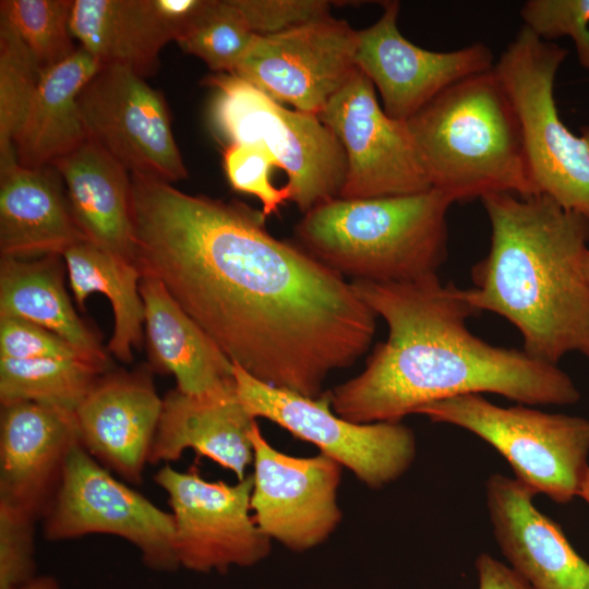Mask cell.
I'll use <instances>...</instances> for the list:
<instances>
[{"label": "cell", "instance_id": "4316f807", "mask_svg": "<svg viewBox=\"0 0 589 589\" xmlns=\"http://www.w3.org/2000/svg\"><path fill=\"white\" fill-rule=\"evenodd\" d=\"M75 303L81 310L92 293H103L111 303L115 317L108 350L130 363L133 348L140 349L144 334V304L140 293L143 274L132 261L83 240L62 255Z\"/></svg>", "mask_w": 589, "mask_h": 589}, {"label": "cell", "instance_id": "d6986e66", "mask_svg": "<svg viewBox=\"0 0 589 589\" xmlns=\"http://www.w3.org/2000/svg\"><path fill=\"white\" fill-rule=\"evenodd\" d=\"M534 495L517 479L494 473L486 480V507L501 552L533 589H589V563L561 526L537 509Z\"/></svg>", "mask_w": 589, "mask_h": 589}, {"label": "cell", "instance_id": "f1b7e54d", "mask_svg": "<svg viewBox=\"0 0 589 589\" xmlns=\"http://www.w3.org/2000/svg\"><path fill=\"white\" fill-rule=\"evenodd\" d=\"M72 5L73 0L0 1V20L21 38L40 73L79 49L70 28Z\"/></svg>", "mask_w": 589, "mask_h": 589}, {"label": "cell", "instance_id": "d590c367", "mask_svg": "<svg viewBox=\"0 0 589 589\" xmlns=\"http://www.w3.org/2000/svg\"><path fill=\"white\" fill-rule=\"evenodd\" d=\"M0 358L83 359L94 362L57 334L28 321L9 316H0Z\"/></svg>", "mask_w": 589, "mask_h": 589}, {"label": "cell", "instance_id": "52a82bcc", "mask_svg": "<svg viewBox=\"0 0 589 589\" xmlns=\"http://www.w3.org/2000/svg\"><path fill=\"white\" fill-rule=\"evenodd\" d=\"M215 91L212 119L229 144L263 147L287 177L284 185L304 215L338 197L347 163L339 141L316 115L286 108L235 74L204 80Z\"/></svg>", "mask_w": 589, "mask_h": 589}, {"label": "cell", "instance_id": "603a6c76", "mask_svg": "<svg viewBox=\"0 0 589 589\" xmlns=\"http://www.w3.org/2000/svg\"><path fill=\"white\" fill-rule=\"evenodd\" d=\"M50 166L62 178L86 240L135 263L131 173L89 140Z\"/></svg>", "mask_w": 589, "mask_h": 589}, {"label": "cell", "instance_id": "6da1fadb", "mask_svg": "<svg viewBox=\"0 0 589 589\" xmlns=\"http://www.w3.org/2000/svg\"><path fill=\"white\" fill-rule=\"evenodd\" d=\"M135 263L254 378L318 398L370 348L376 314L351 283L265 228L262 212L131 176Z\"/></svg>", "mask_w": 589, "mask_h": 589}, {"label": "cell", "instance_id": "8992f818", "mask_svg": "<svg viewBox=\"0 0 589 589\" xmlns=\"http://www.w3.org/2000/svg\"><path fill=\"white\" fill-rule=\"evenodd\" d=\"M567 55L522 26L493 70L517 111L536 193L589 224V125L579 134L570 131L554 98L555 77Z\"/></svg>", "mask_w": 589, "mask_h": 589}, {"label": "cell", "instance_id": "5b68a950", "mask_svg": "<svg viewBox=\"0 0 589 589\" xmlns=\"http://www.w3.org/2000/svg\"><path fill=\"white\" fill-rule=\"evenodd\" d=\"M442 192L370 199L335 197L296 226L299 245L353 280L406 283L437 274L447 256V212Z\"/></svg>", "mask_w": 589, "mask_h": 589}, {"label": "cell", "instance_id": "cb8c5ba5", "mask_svg": "<svg viewBox=\"0 0 589 589\" xmlns=\"http://www.w3.org/2000/svg\"><path fill=\"white\" fill-rule=\"evenodd\" d=\"M70 28L101 65L125 67L144 79L155 74L161 49L175 40L153 0H73Z\"/></svg>", "mask_w": 589, "mask_h": 589}, {"label": "cell", "instance_id": "9a60e30c", "mask_svg": "<svg viewBox=\"0 0 589 589\" xmlns=\"http://www.w3.org/2000/svg\"><path fill=\"white\" fill-rule=\"evenodd\" d=\"M357 31L328 15L256 36L232 74L280 104L316 115L357 69Z\"/></svg>", "mask_w": 589, "mask_h": 589}, {"label": "cell", "instance_id": "e0dca14e", "mask_svg": "<svg viewBox=\"0 0 589 589\" xmlns=\"http://www.w3.org/2000/svg\"><path fill=\"white\" fill-rule=\"evenodd\" d=\"M79 444L75 412L33 401L1 405L0 502L44 518Z\"/></svg>", "mask_w": 589, "mask_h": 589}, {"label": "cell", "instance_id": "277c9868", "mask_svg": "<svg viewBox=\"0 0 589 589\" xmlns=\"http://www.w3.org/2000/svg\"><path fill=\"white\" fill-rule=\"evenodd\" d=\"M405 124L431 189L453 203L537 195L517 111L493 69L453 84Z\"/></svg>", "mask_w": 589, "mask_h": 589}, {"label": "cell", "instance_id": "8fae6325", "mask_svg": "<svg viewBox=\"0 0 589 589\" xmlns=\"http://www.w3.org/2000/svg\"><path fill=\"white\" fill-rule=\"evenodd\" d=\"M154 480L168 496L179 567L224 574L232 566H254L269 554L272 540L251 515L252 474L228 484L164 465Z\"/></svg>", "mask_w": 589, "mask_h": 589}, {"label": "cell", "instance_id": "9c48e42d", "mask_svg": "<svg viewBox=\"0 0 589 589\" xmlns=\"http://www.w3.org/2000/svg\"><path fill=\"white\" fill-rule=\"evenodd\" d=\"M237 396L249 412L267 419L347 467L370 489L399 479L412 465L416 437L401 422L354 423L332 408L329 392L318 398L263 383L233 364Z\"/></svg>", "mask_w": 589, "mask_h": 589}, {"label": "cell", "instance_id": "836d02e7", "mask_svg": "<svg viewBox=\"0 0 589 589\" xmlns=\"http://www.w3.org/2000/svg\"><path fill=\"white\" fill-rule=\"evenodd\" d=\"M35 521L25 512L0 502V589H21L37 576Z\"/></svg>", "mask_w": 589, "mask_h": 589}, {"label": "cell", "instance_id": "60d3db41", "mask_svg": "<svg viewBox=\"0 0 589 589\" xmlns=\"http://www.w3.org/2000/svg\"><path fill=\"white\" fill-rule=\"evenodd\" d=\"M579 62L585 69L589 71V53Z\"/></svg>", "mask_w": 589, "mask_h": 589}, {"label": "cell", "instance_id": "1f68e13d", "mask_svg": "<svg viewBox=\"0 0 589 589\" xmlns=\"http://www.w3.org/2000/svg\"><path fill=\"white\" fill-rule=\"evenodd\" d=\"M273 158L254 144H228L224 152V169L235 191L250 194L260 200L262 214L267 218L277 213L279 206L290 200L289 191L272 182Z\"/></svg>", "mask_w": 589, "mask_h": 589}, {"label": "cell", "instance_id": "4dcf8cb0", "mask_svg": "<svg viewBox=\"0 0 589 589\" xmlns=\"http://www.w3.org/2000/svg\"><path fill=\"white\" fill-rule=\"evenodd\" d=\"M256 36L230 0H208L176 43L213 72L232 74Z\"/></svg>", "mask_w": 589, "mask_h": 589}, {"label": "cell", "instance_id": "44dd1931", "mask_svg": "<svg viewBox=\"0 0 589 589\" xmlns=\"http://www.w3.org/2000/svg\"><path fill=\"white\" fill-rule=\"evenodd\" d=\"M83 240L55 167L17 163L0 171L1 257L62 256Z\"/></svg>", "mask_w": 589, "mask_h": 589}, {"label": "cell", "instance_id": "3957f363", "mask_svg": "<svg viewBox=\"0 0 589 589\" xmlns=\"http://www.w3.org/2000/svg\"><path fill=\"white\" fill-rule=\"evenodd\" d=\"M481 202L491 245L472 267L467 301L515 325L534 360L557 365L573 351L589 359L588 221L542 194L494 193Z\"/></svg>", "mask_w": 589, "mask_h": 589}, {"label": "cell", "instance_id": "f546056e", "mask_svg": "<svg viewBox=\"0 0 589 589\" xmlns=\"http://www.w3.org/2000/svg\"><path fill=\"white\" fill-rule=\"evenodd\" d=\"M39 76L26 46L0 20V171L17 164L14 141L28 112Z\"/></svg>", "mask_w": 589, "mask_h": 589}, {"label": "cell", "instance_id": "d6a6232c", "mask_svg": "<svg viewBox=\"0 0 589 589\" xmlns=\"http://www.w3.org/2000/svg\"><path fill=\"white\" fill-rule=\"evenodd\" d=\"M519 14L522 26L542 40L567 36L579 61L589 53V0H528Z\"/></svg>", "mask_w": 589, "mask_h": 589}, {"label": "cell", "instance_id": "8d00e7d4", "mask_svg": "<svg viewBox=\"0 0 589 589\" xmlns=\"http://www.w3.org/2000/svg\"><path fill=\"white\" fill-rule=\"evenodd\" d=\"M478 572V589H533L512 567L482 553L476 561Z\"/></svg>", "mask_w": 589, "mask_h": 589}, {"label": "cell", "instance_id": "2e32d148", "mask_svg": "<svg viewBox=\"0 0 589 589\" xmlns=\"http://www.w3.org/2000/svg\"><path fill=\"white\" fill-rule=\"evenodd\" d=\"M381 4V17L357 31L354 62L380 93L390 118L405 122L453 84L493 69V53L483 43L444 52L412 44L397 26L399 2Z\"/></svg>", "mask_w": 589, "mask_h": 589}, {"label": "cell", "instance_id": "ac0fdd59", "mask_svg": "<svg viewBox=\"0 0 589 589\" xmlns=\"http://www.w3.org/2000/svg\"><path fill=\"white\" fill-rule=\"evenodd\" d=\"M161 407L147 371H107L75 410L81 445L107 470L140 484Z\"/></svg>", "mask_w": 589, "mask_h": 589}, {"label": "cell", "instance_id": "ffe728a7", "mask_svg": "<svg viewBox=\"0 0 589 589\" xmlns=\"http://www.w3.org/2000/svg\"><path fill=\"white\" fill-rule=\"evenodd\" d=\"M255 422L240 402L236 385L199 396L171 389L163 398L148 464L170 465L191 448L243 480L253 462L250 432Z\"/></svg>", "mask_w": 589, "mask_h": 589}, {"label": "cell", "instance_id": "ba28073f", "mask_svg": "<svg viewBox=\"0 0 589 589\" xmlns=\"http://www.w3.org/2000/svg\"><path fill=\"white\" fill-rule=\"evenodd\" d=\"M433 422L462 428L493 446L520 483L566 504L578 496L589 469V420L548 413L524 405L501 407L480 394L460 395L421 407Z\"/></svg>", "mask_w": 589, "mask_h": 589}, {"label": "cell", "instance_id": "7a4b0ae2", "mask_svg": "<svg viewBox=\"0 0 589 589\" xmlns=\"http://www.w3.org/2000/svg\"><path fill=\"white\" fill-rule=\"evenodd\" d=\"M388 335L361 373L329 392L332 408L354 423L400 422L421 407L467 394L493 393L521 405H572L580 394L557 365L524 350L493 346L466 321L478 311L464 289L437 274L406 283L353 280Z\"/></svg>", "mask_w": 589, "mask_h": 589}, {"label": "cell", "instance_id": "83f0119b", "mask_svg": "<svg viewBox=\"0 0 589 589\" xmlns=\"http://www.w3.org/2000/svg\"><path fill=\"white\" fill-rule=\"evenodd\" d=\"M107 371L83 359L0 358V402L33 401L75 412Z\"/></svg>", "mask_w": 589, "mask_h": 589}, {"label": "cell", "instance_id": "ab89813d", "mask_svg": "<svg viewBox=\"0 0 589 589\" xmlns=\"http://www.w3.org/2000/svg\"><path fill=\"white\" fill-rule=\"evenodd\" d=\"M582 268H584L585 277L587 281L589 283V249L584 254Z\"/></svg>", "mask_w": 589, "mask_h": 589}, {"label": "cell", "instance_id": "484cf974", "mask_svg": "<svg viewBox=\"0 0 589 589\" xmlns=\"http://www.w3.org/2000/svg\"><path fill=\"white\" fill-rule=\"evenodd\" d=\"M59 255L35 259L1 257L0 316L41 326L108 368V357L96 334L77 315L63 284Z\"/></svg>", "mask_w": 589, "mask_h": 589}, {"label": "cell", "instance_id": "7402d4cb", "mask_svg": "<svg viewBox=\"0 0 589 589\" xmlns=\"http://www.w3.org/2000/svg\"><path fill=\"white\" fill-rule=\"evenodd\" d=\"M140 293L153 368L172 374L176 388L188 395H205L236 385L233 363L159 280L143 276Z\"/></svg>", "mask_w": 589, "mask_h": 589}, {"label": "cell", "instance_id": "e575fe53", "mask_svg": "<svg viewBox=\"0 0 589 589\" xmlns=\"http://www.w3.org/2000/svg\"><path fill=\"white\" fill-rule=\"evenodd\" d=\"M250 29L259 36L277 34L326 17L327 0H230Z\"/></svg>", "mask_w": 589, "mask_h": 589}, {"label": "cell", "instance_id": "30bf717a", "mask_svg": "<svg viewBox=\"0 0 589 589\" xmlns=\"http://www.w3.org/2000/svg\"><path fill=\"white\" fill-rule=\"evenodd\" d=\"M43 519L49 541L111 534L134 545L153 570L180 568L172 514L113 477L81 444L71 452Z\"/></svg>", "mask_w": 589, "mask_h": 589}, {"label": "cell", "instance_id": "d4e9b609", "mask_svg": "<svg viewBox=\"0 0 589 589\" xmlns=\"http://www.w3.org/2000/svg\"><path fill=\"white\" fill-rule=\"evenodd\" d=\"M101 64L86 50L40 73L24 123L14 141L17 163L41 168L87 140L77 98Z\"/></svg>", "mask_w": 589, "mask_h": 589}, {"label": "cell", "instance_id": "f35d334b", "mask_svg": "<svg viewBox=\"0 0 589 589\" xmlns=\"http://www.w3.org/2000/svg\"><path fill=\"white\" fill-rule=\"evenodd\" d=\"M578 496L589 505V469L584 477Z\"/></svg>", "mask_w": 589, "mask_h": 589}, {"label": "cell", "instance_id": "7c38bea8", "mask_svg": "<svg viewBox=\"0 0 589 589\" xmlns=\"http://www.w3.org/2000/svg\"><path fill=\"white\" fill-rule=\"evenodd\" d=\"M77 104L87 140L131 175L168 183L188 177L164 95L144 77L118 64L101 65Z\"/></svg>", "mask_w": 589, "mask_h": 589}, {"label": "cell", "instance_id": "4fadbf2b", "mask_svg": "<svg viewBox=\"0 0 589 589\" xmlns=\"http://www.w3.org/2000/svg\"><path fill=\"white\" fill-rule=\"evenodd\" d=\"M317 117L346 155V177L338 197H384L431 190L405 122L386 115L374 85L358 68Z\"/></svg>", "mask_w": 589, "mask_h": 589}, {"label": "cell", "instance_id": "5bb4252c", "mask_svg": "<svg viewBox=\"0 0 589 589\" xmlns=\"http://www.w3.org/2000/svg\"><path fill=\"white\" fill-rule=\"evenodd\" d=\"M250 440L251 509L256 525L271 540L294 552L323 543L342 517L337 491L344 466L322 453L289 456L269 444L256 422Z\"/></svg>", "mask_w": 589, "mask_h": 589}, {"label": "cell", "instance_id": "74e56055", "mask_svg": "<svg viewBox=\"0 0 589 589\" xmlns=\"http://www.w3.org/2000/svg\"><path fill=\"white\" fill-rule=\"evenodd\" d=\"M21 589H61L58 580L50 575H37Z\"/></svg>", "mask_w": 589, "mask_h": 589}]
</instances>
